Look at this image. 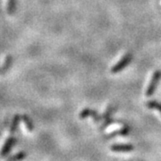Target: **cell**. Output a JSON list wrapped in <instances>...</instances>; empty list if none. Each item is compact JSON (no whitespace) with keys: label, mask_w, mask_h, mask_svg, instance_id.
Masks as SVG:
<instances>
[{"label":"cell","mask_w":161,"mask_h":161,"mask_svg":"<svg viewBox=\"0 0 161 161\" xmlns=\"http://www.w3.org/2000/svg\"><path fill=\"white\" fill-rule=\"evenodd\" d=\"M88 116H92V117L94 118V120L96 121L97 123L103 119V117H102V116H100V115H98V113H97L95 110H92V109H90V108H85V109H83L81 112H80V119H84V118H86V117H88Z\"/></svg>","instance_id":"277c9868"},{"label":"cell","mask_w":161,"mask_h":161,"mask_svg":"<svg viewBox=\"0 0 161 161\" xmlns=\"http://www.w3.org/2000/svg\"><path fill=\"white\" fill-rule=\"evenodd\" d=\"M110 149L115 152H129L133 150V146L131 144H115L112 145Z\"/></svg>","instance_id":"5b68a950"},{"label":"cell","mask_w":161,"mask_h":161,"mask_svg":"<svg viewBox=\"0 0 161 161\" xmlns=\"http://www.w3.org/2000/svg\"><path fill=\"white\" fill-rule=\"evenodd\" d=\"M26 158V153L25 152H18L15 155L10 156L6 158V161H22Z\"/></svg>","instance_id":"52a82bcc"},{"label":"cell","mask_w":161,"mask_h":161,"mask_svg":"<svg viewBox=\"0 0 161 161\" xmlns=\"http://www.w3.org/2000/svg\"><path fill=\"white\" fill-rule=\"evenodd\" d=\"M22 119H23V123H24V125H26V128H27V130L30 131V132H31V131H33V124H32V121L31 119L30 118L28 115H24L22 116Z\"/></svg>","instance_id":"ba28073f"},{"label":"cell","mask_w":161,"mask_h":161,"mask_svg":"<svg viewBox=\"0 0 161 161\" xmlns=\"http://www.w3.org/2000/svg\"><path fill=\"white\" fill-rule=\"evenodd\" d=\"M113 124H122L121 122H115V120H113V119H111V118H108V119H106L105 122H104L103 124H102V125L100 126V130H104L105 128H107L108 126H109L110 125H113Z\"/></svg>","instance_id":"30bf717a"},{"label":"cell","mask_w":161,"mask_h":161,"mask_svg":"<svg viewBox=\"0 0 161 161\" xmlns=\"http://www.w3.org/2000/svg\"><path fill=\"white\" fill-rule=\"evenodd\" d=\"M147 107L149 108H155V109H158L161 113V104L157 102V101H149L147 103Z\"/></svg>","instance_id":"8fae6325"},{"label":"cell","mask_w":161,"mask_h":161,"mask_svg":"<svg viewBox=\"0 0 161 161\" xmlns=\"http://www.w3.org/2000/svg\"><path fill=\"white\" fill-rule=\"evenodd\" d=\"M19 119H20V116L18 115H15V116L14 117V119H13L11 128H10V134H12V135H14V132H16L18 124H19Z\"/></svg>","instance_id":"9c48e42d"},{"label":"cell","mask_w":161,"mask_h":161,"mask_svg":"<svg viewBox=\"0 0 161 161\" xmlns=\"http://www.w3.org/2000/svg\"><path fill=\"white\" fill-rule=\"evenodd\" d=\"M16 142H17V140L14 138V136L12 135V134L9 138L6 139V142L3 145L2 150H1V152H0L1 157H6V156L8 155V154L10 153V151H11L12 148L14 147V145H15Z\"/></svg>","instance_id":"3957f363"},{"label":"cell","mask_w":161,"mask_h":161,"mask_svg":"<svg viewBox=\"0 0 161 161\" xmlns=\"http://www.w3.org/2000/svg\"><path fill=\"white\" fill-rule=\"evenodd\" d=\"M115 110V108H113V107H108V109H107V111L105 112V114H104L103 115H102V117H103V119H108V118H110V115H111V114L113 113V111Z\"/></svg>","instance_id":"4fadbf2b"},{"label":"cell","mask_w":161,"mask_h":161,"mask_svg":"<svg viewBox=\"0 0 161 161\" xmlns=\"http://www.w3.org/2000/svg\"><path fill=\"white\" fill-rule=\"evenodd\" d=\"M132 59V55H131V54H126V55H125L124 58H122L120 61H119V62L116 64L115 66L112 68L111 72H112L113 74H116V73L120 72L121 70H123L125 67H126L127 65L131 63Z\"/></svg>","instance_id":"7a4b0ae2"},{"label":"cell","mask_w":161,"mask_h":161,"mask_svg":"<svg viewBox=\"0 0 161 161\" xmlns=\"http://www.w3.org/2000/svg\"><path fill=\"white\" fill-rule=\"evenodd\" d=\"M14 7H15V0H8L6 9H7V12L9 14H13V12L14 10Z\"/></svg>","instance_id":"7c38bea8"},{"label":"cell","mask_w":161,"mask_h":161,"mask_svg":"<svg viewBox=\"0 0 161 161\" xmlns=\"http://www.w3.org/2000/svg\"><path fill=\"white\" fill-rule=\"evenodd\" d=\"M129 132H130V128L126 125H125V127L119 131H115V132H110L108 134L105 135V139H111L116 137V136H125Z\"/></svg>","instance_id":"8992f818"},{"label":"cell","mask_w":161,"mask_h":161,"mask_svg":"<svg viewBox=\"0 0 161 161\" xmlns=\"http://www.w3.org/2000/svg\"><path fill=\"white\" fill-rule=\"evenodd\" d=\"M161 78V71L160 70H157L155 73H154V75L152 76V79H151V81L150 82V84H149V87H148V89H147V91H146V96L147 97H150L151 96L154 92H155L156 90V87L158 85V81L160 80Z\"/></svg>","instance_id":"6da1fadb"}]
</instances>
